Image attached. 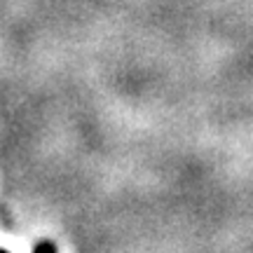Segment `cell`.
Returning <instances> with one entry per match:
<instances>
[{
  "instance_id": "7a4b0ae2",
  "label": "cell",
  "mask_w": 253,
  "mask_h": 253,
  "mask_svg": "<svg viewBox=\"0 0 253 253\" xmlns=\"http://www.w3.org/2000/svg\"><path fill=\"white\" fill-rule=\"evenodd\" d=\"M0 253H7V251H5V249H0Z\"/></svg>"
},
{
  "instance_id": "6da1fadb",
  "label": "cell",
  "mask_w": 253,
  "mask_h": 253,
  "mask_svg": "<svg viewBox=\"0 0 253 253\" xmlns=\"http://www.w3.org/2000/svg\"><path fill=\"white\" fill-rule=\"evenodd\" d=\"M33 253H56V246L52 244L49 239H45V242H40V244H36Z\"/></svg>"
}]
</instances>
